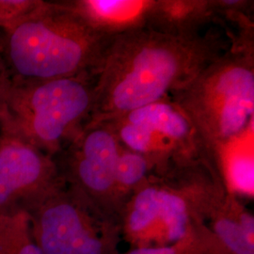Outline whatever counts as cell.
<instances>
[{"label":"cell","instance_id":"cell-8","mask_svg":"<svg viewBox=\"0 0 254 254\" xmlns=\"http://www.w3.org/2000/svg\"><path fill=\"white\" fill-rule=\"evenodd\" d=\"M120 144L103 125L86 127L73 142L56 155L64 181L91 205L119 222L115 171Z\"/></svg>","mask_w":254,"mask_h":254},{"label":"cell","instance_id":"cell-10","mask_svg":"<svg viewBox=\"0 0 254 254\" xmlns=\"http://www.w3.org/2000/svg\"><path fill=\"white\" fill-rule=\"evenodd\" d=\"M90 27L113 37L145 28L154 0H71L64 1Z\"/></svg>","mask_w":254,"mask_h":254},{"label":"cell","instance_id":"cell-2","mask_svg":"<svg viewBox=\"0 0 254 254\" xmlns=\"http://www.w3.org/2000/svg\"><path fill=\"white\" fill-rule=\"evenodd\" d=\"M219 164L198 162L156 170L134 191L119 217L132 248L171 246L207 227L227 192Z\"/></svg>","mask_w":254,"mask_h":254},{"label":"cell","instance_id":"cell-3","mask_svg":"<svg viewBox=\"0 0 254 254\" xmlns=\"http://www.w3.org/2000/svg\"><path fill=\"white\" fill-rule=\"evenodd\" d=\"M111 37L93 30L64 1H41L0 30V53L12 84L93 74Z\"/></svg>","mask_w":254,"mask_h":254},{"label":"cell","instance_id":"cell-9","mask_svg":"<svg viewBox=\"0 0 254 254\" xmlns=\"http://www.w3.org/2000/svg\"><path fill=\"white\" fill-rule=\"evenodd\" d=\"M63 181L54 157L1 130L0 211L26 210Z\"/></svg>","mask_w":254,"mask_h":254},{"label":"cell","instance_id":"cell-18","mask_svg":"<svg viewBox=\"0 0 254 254\" xmlns=\"http://www.w3.org/2000/svg\"><path fill=\"white\" fill-rule=\"evenodd\" d=\"M12 82L0 53V128L5 129L9 125L8 99Z\"/></svg>","mask_w":254,"mask_h":254},{"label":"cell","instance_id":"cell-16","mask_svg":"<svg viewBox=\"0 0 254 254\" xmlns=\"http://www.w3.org/2000/svg\"><path fill=\"white\" fill-rule=\"evenodd\" d=\"M124 254H227L205 227L171 246L132 248Z\"/></svg>","mask_w":254,"mask_h":254},{"label":"cell","instance_id":"cell-12","mask_svg":"<svg viewBox=\"0 0 254 254\" xmlns=\"http://www.w3.org/2000/svg\"><path fill=\"white\" fill-rule=\"evenodd\" d=\"M217 22L214 0H154L147 28L172 35H191Z\"/></svg>","mask_w":254,"mask_h":254},{"label":"cell","instance_id":"cell-7","mask_svg":"<svg viewBox=\"0 0 254 254\" xmlns=\"http://www.w3.org/2000/svg\"><path fill=\"white\" fill-rule=\"evenodd\" d=\"M110 129L119 144L142 154L156 170L174 165L220 160L171 97L134 109L100 124Z\"/></svg>","mask_w":254,"mask_h":254},{"label":"cell","instance_id":"cell-1","mask_svg":"<svg viewBox=\"0 0 254 254\" xmlns=\"http://www.w3.org/2000/svg\"><path fill=\"white\" fill-rule=\"evenodd\" d=\"M231 47L217 29L172 35L141 28L111 37L94 78V102L87 127L170 97Z\"/></svg>","mask_w":254,"mask_h":254},{"label":"cell","instance_id":"cell-4","mask_svg":"<svg viewBox=\"0 0 254 254\" xmlns=\"http://www.w3.org/2000/svg\"><path fill=\"white\" fill-rule=\"evenodd\" d=\"M171 99L220 160L245 136L254 116V50L231 46Z\"/></svg>","mask_w":254,"mask_h":254},{"label":"cell","instance_id":"cell-13","mask_svg":"<svg viewBox=\"0 0 254 254\" xmlns=\"http://www.w3.org/2000/svg\"><path fill=\"white\" fill-rule=\"evenodd\" d=\"M155 170V165L149 158L120 146L115 171V190L120 213L130 195L140 187Z\"/></svg>","mask_w":254,"mask_h":254},{"label":"cell","instance_id":"cell-17","mask_svg":"<svg viewBox=\"0 0 254 254\" xmlns=\"http://www.w3.org/2000/svg\"><path fill=\"white\" fill-rule=\"evenodd\" d=\"M41 0H0V30L32 11Z\"/></svg>","mask_w":254,"mask_h":254},{"label":"cell","instance_id":"cell-14","mask_svg":"<svg viewBox=\"0 0 254 254\" xmlns=\"http://www.w3.org/2000/svg\"><path fill=\"white\" fill-rule=\"evenodd\" d=\"M32 246L27 212L24 209L0 211V254H29Z\"/></svg>","mask_w":254,"mask_h":254},{"label":"cell","instance_id":"cell-5","mask_svg":"<svg viewBox=\"0 0 254 254\" xmlns=\"http://www.w3.org/2000/svg\"><path fill=\"white\" fill-rule=\"evenodd\" d=\"M93 102L91 73L12 84L8 99L9 125L1 130L55 157L88 126Z\"/></svg>","mask_w":254,"mask_h":254},{"label":"cell","instance_id":"cell-11","mask_svg":"<svg viewBox=\"0 0 254 254\" xmlns=\"http://www.w3.org/2000/svg\"><path fill=\"white\" fill-rule=\"evenodd\" d=\"M206 226L227 254H254V216L227 191L209 216Z\"/></svg>","mask_w":254,"mask_h":254},{"label":"cell","instance_id":"cell-15","mask_svg":"<svg viewBox=\"0 0 254 254\" xmlns=\"http://www.w3.org/2000/svg\"><path fill=\"white\" fill-rule=\"evenodd\" d=\"M221 173L227 190L238 196L254 198V163L253 154H232L221 160Z\"/></svg>","mask_w":254,"mask_h":254},{"label":"cell","instance_id":"cell-6","mask_svg":"<svg viewBox=\"0 0 254 254\" xmlns=\"http://www.w3.org/2000/svg\"><path fill=\"white\" fill-rule=\"evenodd\" d=\"M31 235L44 254H115L119 222L66 182L25 210Z\"/></svg>","mask_w":254,"mask_h":254}]
</instances>
